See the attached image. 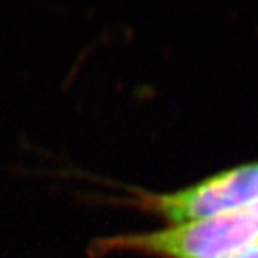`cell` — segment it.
Instances as JSON below:
<instances>
[{"label":"cell","mask_w":258,"mask_h":258,"mask_svg":"<svg viewBox=\"0 0 258 258\" xmlns=\"http://www.w3.org/2000/svg\"><path fill=\"white\" fill-rule=\"evenodd\" d=\"M258 241V201L214 217L144 232L98 237L89 255L125 251L155 258H237Z\"/></svg>","instance_id":"cell-1"},{"label":"cell","mask_w":258,"mask_h":258,"mask_svg":"<svg viewBox=\"0 0 258 258\" xmlns=\"http://www.w3.org/2000/svg\"><path fill=\"white\" fill-rule=\"evenodd\" d=\"M118 203L164 218L168 225L214 217L258 201V161L244 162L168 192L125 186Z\"/></svg>","instance_id":"cell-2"},{"label":"cell","mask_w":258,"mask_h":258,"mask_svg":"<svg viewBox=\"0 0 258 258\" xmlns=\"http://www.w3.org/2000/svg\"><path fill=\"white\" fill-rule=\"evenodd\" d=\"M237 258H258V241L242 249L237 255Z\"/></svg>","instance_id":"cell-3"}]
</instances>
